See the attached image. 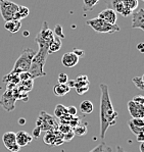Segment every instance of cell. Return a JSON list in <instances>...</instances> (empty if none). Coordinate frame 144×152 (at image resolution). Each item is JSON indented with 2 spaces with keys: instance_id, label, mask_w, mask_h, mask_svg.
<instances>
[{
  "instance_id": "1",
  "label": "cell",
  "mask_w": 144,
  "mask_h": 152,
  "mask_svg": "<svg viewBox=\"0 0 144 152\" xmlns=\"http://www.w3.org/2000/svg\"><path fill=\"white\" fill-rule=\"evenodd\" d=\"M100 87V106H99V121H100V139L103 141L108 128L115 126L118 121V112L115 110L111 103L107 85L101 83Z\"/></svg>"
},
{
  "instance_id": "2",
  "label": "cell",
  "mask_w": 144,
  "mask_h": 152,
  "mask_svg": "<svg viewBox=\"0 0 144 152\" xmlns=\"http://www.w3.org/2000/svg\"><path fill=\"white\" fill-rule=\"evenodd\" d=\"M48 56V48L47 47H39L38 52L34 55L31 62V66L29 69L30 78L32 80L36 78L46 76V72H44V65L46 64V59Z\"/></svg>"
},
{
  "instance_id": "3",
  "label": "cell",
  "mask_w": 144,
  "mask_h": 152,
  "mask_svg": "<svg viewBox=\"0 0 144 152\" xmlns=\"http://www.w3.org/2000/svg\"><path fill=\"white\" fill-rule=\"evenodd\" d=\"M35 54H36V52L32 48L24 49L22 54L20 55V57L15 60L13 69L10 72H12V74H20V72H29L32 59H33Z\"/></svg>"
},
{
  "instance_id": "4",
  "label": "cell",
  "mask_w": 144,
  "mask_h": 152,
  "mask_svg": "<svg viewBox=\"0 0 144 152\" xmlns=\"http://www.w3.org/2000/svg\"><path fill=\"white\" fill-rule=\"evenodd\" d=\"M86 25L91 27L97 33H110V34H113V33L120 31V27L118 25L107 24V23L102 20L99 18H91V20H86Z\"/></svg>"
},
{
  "instance_id": "5",
  "label": "cell",
  "mask_w": 144,
  "mask_h": 152,
  "mask_svg": "<svg viewBox=\"0 0 144 152\" xmlns=\"http://www.w3.org/2000/svg\"><path fill=\"white\" fill-rule=\"evenodd\" d=\"M36 126L40 128L41 131L48 132V131L57 130L59 124L57 123V121L55 120L52 115H50V114H48L47 112L42 110L40 112V114H39L38 118H37Z\"/></svg>"
},
{
  "instance_id": "6",
  "label": "cell",
  "mask_w": 144,
  "mask_h": 152,
  "mask_svg": "<svg viewBox=\"0 0 144 152\" xmlns=\"http://www.w3.org/2000/svg\"><path fill=\"white\" fill-rule=\"evenodd\" d=\"M53 39H54L53 31L49 29L48 23L44 22L40 32H38L37 36L35 37V42L38 44V47H47L48 48Z\"/></svg>"
},
{
  "instance_id": "7",
  "label": "cell",
  "mask_w": 144,
  "mask_h": 152,
  "mask_svg": "<svg viewBox=\"0 0 144 152\" xmlns=\"http://www.w3.org/2000/svg\"><path fill=\"white\" fill-rule=\"evenodd\" d=\"M18 4L9 0H4L3 2H0V13L5 22L15 18V13L18 12Z\"/></svg>"
},
{
  "instance_id": "8",
  "label": "cell",
  "mask_w": 144,
  "mask_h": 152,
  "mask_svg": "<svg viewBox=\"0 0 144 152\" xmlns=\"http://www.w3.org/2000/svg\"><path fill=\"white\" fill-rule=\"evenodd\" d=\"M105 4L107 5V8H110L115 13H120L122 16L127 18L128 15H131L132 10L125 5L123 0H105Z\"/></svg>"
},
{
  "instance_id": "9",
  "label": "cell",
  "mask_w": 144,
  "mask_h": 152,
  "mask_svg": "<svg viewBox=\"0 0 144 152\" xmlns=\"http://www.w3.org/2000/svg\"><path fill=\"white\" fill-rule=\"evenodd\" d=\"M15 97L13 96V93L11 89H8L7 91L3 93L0 97V105L2 108L5 109L6 111H12L15 107Z\"/></svg>"
},
{
  "instance_id": "10",
  "label": "cell",
  "mask_w": 144,
  "mask_h": 152,
  "mask_svg": "<svg viewBox=\"0 0 144 152\" xmlns=\"http://www.w3.org/2000/svg\"><path fill=\"white\" fill-rule=\"evenodd\" d=\"M132 28L144 31V8L139 7L132 11Z\"/></svg>"
},
{
  "instance_id": "11",
  "label": "cell",
  "mask_w": 144,
  "mask_h": 152,
  "mask_svg": "<svg viewBox=\"0 0 144 152\" xmlns=\"http://www.w3.org/2000/svg\"><path fill=\"white\" fill-rule=\"evenodd\" d=\"M128 110L132 118H144V105H140L133 100H130L127 104Z\"/></svg>"
},
{
  "instance_id": "12",
  "label": "cell",
  "mask_w": 144,
  "mask_h": 152,
  "mask_svg": "<svg viewBox=\"0 0 144 152\" xmlns=\"http://www.w3.org/2000/svg\"><path fill=\"white\" fill-rule=\"evenodd\" d=\"M97 18H101L102 20L106 22L107 24L110 25H117V20H118V15L113 9L110 8H105L102 11L99 12V15Z\"/></svg>"
},
{
  "instance_id": "13",
  "label": "cell",
  "mask_w": 144,
  "mask_h": 152,
  "mask_svg": "<svg viewBox=\"0 0 144 152\" xmlns=\"http://www.w3.org/2000/svg\"><path fill=\"white\" fill-rule=\"evenodd\" d=\"M15 140H17V144L22 148V147H25L29 143H31L33 138L29 133L25 132V131H18V133H15Z\"/></svg>"
},
{
  "instance_id": "14",
  "label": "cell",
  "mask_w": 144,
  "mask_h": 152,
  "mask_svg": "<svg viewBox=\"0 0 144 152\" xmlns=\"http://www.w3.org/2000/svg\"><path fill=\"white\" fill-rule=\"evenodd\" d=\"M79 57L73 52H67L62 55L61 58V64L66 67H74L78 64Z\"/></svg>"
},
{
  "instance_id": "15",
  "label": "cell",
  "mask_w": 144,
  "mask_h": 152,
  "mask_svg": "<svg viewBox=\"0 0 144 152\" xmlns=\"http://www.w3.org/2000/svg\"><path fill=\"white\" fill-rule=\"evenodd\" d=\"M4 28L5 30H7L9 33L11 34H15L20 30L22 28V20H7L4 24Z\"/></svg>"
},
{
  "instance_id": "16",
  "label": "cell",
  "mask_w": 144,
  "mask_h": 152,
  "mask_svg": "<svg viewBox=\"0 0 144 152\" xmlns=\"http://www.w3.org/2000/svg\"><path fill=\"white\" fill-rule=\"evenodd\" d=\"M2 142H3L4 146L6 148H9L10 146H12L13 144L17 143V140H15V133L13 132H6L2 136Z\"/></svg>"
},
{
  "instance_id": "17",
  "label": "cell",
  "mask_w": 144,
  "mask_h": 152,
  "mask_svg": "<svg viewBox=\"0 0 144 152\" xmlns=\"http://www.w3.org/2000/svg\"><path fill=\"white\" fill-rule=\"evenodd\" d=\"M69 89L67 84H56V85L53 87V93H54L55 96L62 97L64 95H67L69 92Z\"/></svg>"
},
{
  "instance_id": "18",
  "label": "cell",
  "mask_w": 144,
  "mask_h": 152,
  "mask_svg": "<svg viewBox=\"0 0 144 152\" xmlns=\"http://www.w3.org/2000/svg\"><path fill=\"white\" fill-rule=\"evenodd\" d=\"M80 110L84 114H90L94 110V106L90 100H84L80 104Z\"/></svg>"
},
{
  "instance_id": "19",
  "label": "cell",
  "mask_w": 144,
  "mask_h": 152,
  "mask_svg": "<svg viewBox=\"0 0 144 152\" xmlns=\"http://www.w3.org/2000/svg\"><path fill=\"white\" fill-rule=\"evenodd\" d=\"M60 48H61V39L54 37V39L50 43L49 47H48V54L57 52V51L60 50Z\"/></svg>"
},
{
  "instance_id": "20",
  "label": "cell",
  "mask_w": 144,
  "mask_h": 152,
  "mask_svg": "<svg viewBox=\"0 0 144 152\" xmlns=\"http://www.w3.org/2000/svg\"><path fill=\"white\" fill-rule=\"evenodd\" d=\"M30 15V9L27 6H23V5H18V12L15 13V18L13 20H22L23 18H26L28 15Z\"/></svg>"
},
{
  "instance_id": "21",
  "label": "cell",
  "mask_w": 144,
  "mask_h": 152,
  "mask_svg": "<svg viewBox=\"0 0 144 152\" xmlns=\"http://www.w3.org/2000/svg\"><path fill=\"white\" fill-rule=\"evenodd\" d=\"M87 127H88V124L80 123L78 126H77V127H75V128L73 129L74 134H75V135H79V136H83V135H85L86 133L88 132Z\"/></svg>"
},
{
  "instance_id": "22",
  "label": "cell",
  "mask_w": 144,
  "mask_h": 152,
  "mask_svg": "<svg viewBox=\"0 0 144 152\" xmlns=\"http://www.w3.org/2000/svg\"><path fill=\"white\" fill-rule=\"evenodd\" d=\"M68 114V110H67V107L62 104H57L56 107L54 108V115L55 118H60L62 116L67 115Z\"/></svg>"
},
{
  "instance_id": "23",
  "label": "cell",
  "mask_w": 144,
  "mask_h": 152,
  "mask_svg": "<svg viewBox=\"0 0 144 152\" xmlns=\"http://www.w3.org/2000/svg\"><path fill=\"white\" fill-rule=\"evenodd\" d=\"M90 152H111V148L108 146L106 143H104L103 141L101 143H99L95 148L92 149Z\"/></svg>"
},
{
  "instance_id": "24",
  "label": "cell",
  "mask_w": 144,
  "mask_h": 152,
  "mask_svg": "<svg viewBox=\"0 0 144 152\" xmlns=\"http://www.w3.org/2000/svg\"><path fill=\"white\" fill-rule=\"evenodd\" d=\"M99 0H83V5H84V11H91L94 6L98 3Z\"/></svg>"
},
{
  "instance_id": "25",
  "label": "cell",
  "mask_w": 144,
  "mask_h": 152,
  "mask_svg": "<svg viewBox=\"0 0 144 152\" xmlns=\"http://www.w3.org/2000/svg\"><path fill=\"white\" fill-rule=\"evenodd\" d=\"M143 80H144L143 77H134V78H132L133 84L141 91L144 90V81Z\"/></svg>"
},
{
  "instance_id": "26",
  "label": "cell",
  "mask_w": 144,
  "mask_h": 152,
  "mask_svg": "<svg viewBox=\"0 0 144 152\" xmlns=\"http://www.w3.org/2000/svg\"><path fill=\"white\" fill-rule=\"evenodd\" d=\"M128 126H129L130 130H131V132L133 133L135 136H137L138 134H140V133H143L144 132V128H139V127H136V126H134L133 124L131 123V121H128Z\"/></svg>"
},
{
  "instance_id": "27",
  "label": "cell",
  "mask_w": 144,
  "mask_h": 152,
  "mask_svg": "<svg viewBox=\"0 0 144 152\" xmlns=\"http://www.w3.org/2000/svg\"><path fill=\"white\" fill-rule=\"evenodd\" d=\"M53 34L55 35V37H57V38H59V39H64V38H66L64 32H62V27L60 25L55 26L54 31H53Z\"/></svg>"
},
{
  "instance_id": "28",
  "label": "cell",
  "mask_w": 144,
  "mask_h": 152,
  "mask_svg": "<svg viewBox=\"0 0 144 152\" xmlns=\"http://www.w3.org/2000/svg\"><path fill=\"white\" fill-rule=\"evenodd\" d=\"M132 124L136 127H139V128H144V120L143 118H132L130 120Z\"/></svg>"
},
{
  "instance_id": "29",
  "label": "cell",
  "mask_w": 144,
  "mask_h": 152,
  "mask_svg": "<svg viewBox=\"0 0 144 152\" xmlns=\"http://www.w3.org/2000/svg\"><path fill=\"white\" fill-rule=\"evenodd\" d=\"M57 81H58V84H67V82L69 81L68 75H67L66 72H60V74L58 75V79H57Z\"/></svg>"
},
{
  "instance_id": "30",
  "label": "cell",
  "mask_w": 144,
  "mask_h": 152,
  "mask_svg": "<svg viewBox=\"0 0 144 152\" xmlns=\"http://www.w3.org/2000/svg\"><path fill=\"white\" fill-rule=\"evenodd\" d=\"M75 89H76V92L78 93L79 95H83V94H85L86 92H88V90H89V85L80 86V87H77Z\"/></svg>"
},
{
  "instance_id": "31",
  "label": "cell",
  "mask_w": 144,
  "mask_h": 152,
  "mask_svg": "<svg viewBox=\"0 0 144 152\" xmlns=\"http://www.w3.org/2000/svg\"><path fill=\"white\" fill-rule=\"evenodd\" d=\"M57 130H58L62 135H64V134H67L68 132H69V131L72 130V128L69 127V125H59Z\"/></svg>"
},
{
  "instance_id": "32",
  "label": "cell",
  "mask_w": 144,
  "mask_h": 152,
  "mask_svg": "<svg viewBox=\"0 0 144 152\" xmlns=\"http://www.w3.org/2000/svg\"><path fill=\"white\" fill-rule=\"evenodd\" d=\"M41 132H42V131L40 130V128L39 127H35V129L33 131H32V138H33V139H38V137L40 136V134H41Z\"/></svg>"
},
{
  "instance_id": "33",
  "label": "cell",
  "mask_w": 144,
  "mask_h": 152,
  "mask_svg": "<svg viewBox=\"0 0 144 152\" xmlns=\"http://www.w3.org/2000/svg\"><path fill=\"white\" fill-rule=\"evenodd\" d=\"M133 100L134 102H136V103L140 104V105H144V96L143 95H136V96L133 97Z\"/></svg>"
},
{
  "instance_id": "34",
  "label": "cell",
  "mask_w": 144,
  "mask_h": 152,
  "mask_svg": "<svg viewBox=\"0 0 144 152\" xmlns=\"http://www.w3.org/2000/svg\"><path fill=\"white\" fill-rule=\"evenodd\" d=\"M74 136H75V134H74V131H73V129H72L69 132H68L67 134L64 135V141H66V142L71 141V140L73 139Z\"/></svg>"
},
{
  "instance_id": "35",
  "label": "cell",
  "mask_w": 144,
  "mask_h": 152,
  "mask_svg": "<svg viewBox=\"0 0 144 152\" xmlns=\"http://www.w3.org/2000/svg\"><path fill=\"white\" fill-rule=\"evenodd\" d=\"M72 52H73L74 54H76L79 58H80V57H84V56H85V51L82 50V49L76 48V49H74Z\"/></svg>"
},
{
  "instance_id": "36",
  "label": "cell",
  "mask_w": 144,
  "mask_h": 152,
  "mask_svg": "<svg viewBox=\"0 0 144 152\" xmlns=\"http://www.w3.org/2000/svg\"><path fill=\"white\" fill-rule=\"evenodd\" d=\"M67 110H68V114L71 116H77V108L75 106H69L67 107Z\"/></svg>"
},
{
  "instance_id": "37",
  "label": "cell",
  "mask_w": 144,
  "mask_h": 152,
  "mask_svg": "<svg viewBox=\"0 0 144 152\" xmlns=\"http://www.w3.org/2000/svg\"><path fill=\"white\" fill-rule=\"evenodd\" d=\"M8 150L10 151V152H18V151L20 150V147L18 146V145L17 143H15V144H13L12 146L9 147Z\"/></svg>"
},
{
  "instance_id": "38",
  "label": "cell",
  "mask_w": 144,
  "mask_h": 152,
  "mask_svg": "<svg viewBox=\"0 0 144 152\" xmlns=\"http://www.w3.org/2000/svg\"><path fill=\"white\" fill-rule=\"evenodd\" d=\"M67 86L71 89V88H74L75 89L76 87V81L75 80H69L68 82H67Z\"/></svg>"
},
{
  "instance_id": "39",
  "label": "cell",
  "mask_w": 144,
  "mask_h": 152,
  "mask_svg": "<svg viewBox=\"0 0 144 152\" xmlns=\"http://www.w3.org/2000/svg\"><path fill=\"white\" fill-rule=\"evenodd\" d=\"M136 140L139 142V143H142V142H144V132L137 135V136H136Z\"/></svg>"
},
{
  "instance_id": "40",
  "label": "cell",
  "mask_w": 144,
  "mask_h": 152,
  "mask_svg": "<svg viewBox=\"0 0 144 152\" xmlns=\"http://www.w3.org/2000/svg\"><path fill=\"white\" fill-rule=\"evenodd\" d=\"M143 47H144V44H143V43H139V44H138V46H137V49H138V50L140 51L141 53H143V52H144Z\"/></svg>"
},
{
  "instance_id": "41",
  "label": "cell",
  "mask_w": 144,
  "mask_h": 152,
  "mask_svg": "<svg viewBox=\"0 0 144 152\" xmlns=\"http://www.w3.org/2000/svg\"><path fill=\"white\" fill-rule=\"evenodd\" d=\"M18 125H20V126L26 125V118H18Z\"/></svg>"
},
{
  "instance_id": "42",
  "label": "cell",
  "mask_w": 144,
  "mask_h": 152,
  "mask_svg": "<svg viewBox=\"0 0 144 152\" xmlns=\"http://www.w3.org/2000/svg\"><path fill=\"white\" fill-rule=\"evenodd\" d=\"M29 35H30V32L28 31V30H25V31L23 32V36H24V37H28Z\"/></svg>"
},
{
  "instance_id": "43",
  "label": "cell",
  "mask_w": 144,
  "mask_h": 152,
  "mask_svg": "<svg viewBox=\"0 0 144 152\" xmlns=\"http://www.w3.org/2000/svg\"><path fill=\"white\" fill-rule=\"evenodd\" d=\"M117 152H126V151H125L124 149L122 148V147L118 146V147H117Z\"/></svg>"
},
{
  "instance_id": "44",
  "label": "cell",
  "mask_w": 144,
  "mask_h": 152,
  "mask_svg": "<svg viewBox=\"0 0 144 152\" xmlns=\"http://www.w3.org/2000/svg\"><path fill=\"white\" fill-rule=\"evenodd\" d=\"M139 148H140V152H144V143L143 142L140 143V147H139Z\"/></svg>"
},
{
  "instance_id": "45",
  "label": "cell",
  "mask_w": 144,
  "mask_h": 152,
  "mask_svg": "<svg viewBox=\"0 0 144 152\" xmlns=\"http://www.w3.org/2000/svg\"><path fill=\"white\" fill-rule=\"evenodd\" d=\"M4 1V0H0V2H3Z\"/></svg>"
}]
</instances>
